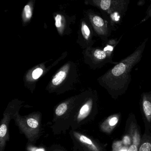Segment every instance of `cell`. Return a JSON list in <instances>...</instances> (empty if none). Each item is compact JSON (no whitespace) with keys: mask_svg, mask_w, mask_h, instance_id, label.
Here are the masks:
<instances>
[{"mask_svg":"<svg viewBox=\"0 0 151 151\" xmlns=\"http://www.w3.org/2000/svg\"><path fill=\"white\" fill-rule=\"evenodd\" d=\"M148 39L145 40L133 53L120 61L101 78L102 85L110 95L117 97L125 92L131 79V72L141 60Z\"/></svg>","mask_w":151,"mask_h":151,"instance_id":"obj_1","label":"cell"},{"mask_svg":"<svg viewBox=\"0 0 151 151\" xmlns=\"http://www.w3.org/2000/svg\"><path fill=\"white\" fill-rule=\"evenodd\" d=\"M129 0H100L94 3L106 15L112 30L115 31L126 14Z\"/></svg>","mask_w":151,"mask_h":151,"instance_id":"obj_2","label":"cell"},{"mask_svg":"<svg viewBox=\"0 0 151 151\" xmlns=\"http://www.w3.org/2000/svg\"><path fill=\"white\" fill-rule=\"evenodd\" d=\"M91 21L98 35L107 42L108 38L111 36L112 31L108 22L106 19L96 14L91 16Z\"/></svg>","mask_w":151,"mask_h":151,"instance_id":"obj_3","label":"cell"},{"mask_svg":"<svg viewBox=\"0 0 151 151\" xmlns=\"http://www.w3.org/2000/svg\"><path fill=\"white\" fill-rule=\"evenodd\" d=\"M145 122V132L142 137L138 151H151V126L148 122Z\"/></svg>","mask_w":151,"mask_h":151,"instance_id":"obj_4","label":"cell"},{"mask_svg":"<svg viewBox=\"0 0 151 151\" xmlns=\"http://www.w3.org/2000/svg\"><path fill=\"white\" fill-rule=\"evenodd\" d=\"M142 106L147 121L151 122V92L142 94Z\"/></svg>","mask_w":151,"mask_h":151,"instance_id":"obj_5","label":"cell"},{"mask_svg":"<svg viewBox=\"0 0 151 151\" xmlns=\"http://www.w3.org/2000/svg\"><path fill=\"white\" fill-rule=\"evenodd\" d=\"M119 120V115L118 114L111 116L101 124V130L106 133H110L116 126Z\"/></svg>","mask_w":151,"mask_h":151,"instance_id":"obj_6","label":"cell"},{"mask_svg":"<svg viewBox=\"0 0 151 151\" xmlns=\"http://www.w3.org/2000/svg\"><path fill=\"white\" fill-rule=\"evenodd\" d=\"M78 138L79 140L82 143H84L86 145L87 147L92 151H101L99 147L96 145L91 140L86 136L83 135H78Z\"/></svg>","mask_w":151,"mask_h":151,"instance_id":"obj_7","label":"cell"},{"mask_svg":"<svg viewBox=\"0 0 151 151\" xmlns=\"http://www.w3.org/2000/svg\"><path fill=\"white\" fill-rule=\"evenodd\" d=\"M67 74L65 71L61 70L57 73L52 80V83L55 86L60 84L66 78Z\"/></svg>","mask_w":151,"mask_h":151,"instance_id":"obj_8","label":"cell"},{"mask_svg":"<svg viewBox=\"0 0 151 151\" xmlns=\"http://www.w3.org/2000/svg\"><path fill=\"white\" fill-rule=\"evenodd\" d=\"M90 109H91V106L90 104L87 103L84 105L79 111V114L78 115V119L81 120L86 117V116L89 114Z\"/></svg>","mask_w":151,"mask_h":151,"instance_id":"obj_9","label":"cell"},{"mask_svg":"<svg viewBox=\"0 0 151 151\" xmlns=\"http://www.w3.org/2000/svg\"><path fill=\"white\" fill-rule=\"evenodd\" d=\"M25 122V124L27 126V128L29 127V129H36L39 127L38 121L34 117H31L28 118Z\"/></svg>","mask_w":151,"mask_h":151,"instance_id":"obj_10","label":"cell"},{"mask_svg":"<svg viewBox=\"0 0 151 151\" xmlns=\"http://www.w3.org/2000/svg\"><path fill=\"white\" fill-rule=\"evenodd\" d=\"M68 109V105L66 103H63L60 104L55 110V114L58 116H60L65 114Z\"/></svg>","mask_w":151,"mask_h":151,"instance_id":"obj_11","label":"cell"},{"mask_svg":"<svg viewBox=\"0 0 151 151\" xmlns=\"http://www.w3.org/2000/svg\"><path fill=\"white\" fill-rule=\"evenodd\" d=\"M81 31L83 37L85 39L88 40L91 37V31L89 27L84 23H83L82 24Z\"/></svg>","mask_w":151,"mask_h":151,"instance_id":"obj_12","label":"cell"},{"mask_svg":"<svg viewBox=\"0 0 151 151\" xmlns=\"http://www.w3.org/2000/svg\"><path fill=\"white\" fill-rule=\"evenodd\" d=\"M24 14L25 18L27 20H29L32 16L31 9L29 5H26L24 6Z\"/></svg>","mask_w":151,"mask_h":151,"instance_id":"obj_13","label":"cell"},{"mask_svg":"<svg viewBox=\"0 0 151 151\" xmlns=\"http://www.w3.org/2000/svg\"><path fill=\"white\" fill-rule=\"evenodd\" d=\"M43 73V70L40 68H37L33 70L32 73V78L34 79H37L40 77Z\"/></svg>","mask_w":151,"mask_h":151,"instance_id":"obj_14","label":"cell"},{"mask_svg":"<svg viewBox=\"0 0 151 151\" xmlns=\"http://www.w3.org/2000/svg\"><path fill=\"white\" fill-rule=\"evenodd\" d=\"M62 16L60 14L57 15L55 17V24L56 28L60 29L62 25Z\"/></svg>","mask_w":151,"mask_h":151,"instance_id":"obj_15","label":"cell"},{"mask_svg":"<svg viewBox=\"0 0 151 151\" xmlns=\"http://www.w3.org/2000/svg\"><path fill=\"white\" fill-rule=\"evenodd\" d=\"M151 18V3L150 4V6L148 7L146 13V16L145 18L143 19L140 22V23L144 22H145L147 20H148L149 18Z\"/></svg>","mask_w":151,"mask_h":151,"instance_id":"obj_16","label":"cell"},{"mask_svg":"<svg viewBox=\"0 0 151 151\" xmlns=\"http://www.w3.org/2000/svg\"><path fill=\"white\" fill-rule=\"evenodd\" d=\"M139 145L132 143L128 148V151H138Z\"/></svg>","mask_w":151,"mask_h":151,"instance_id":"obj_17","label":"cell"},{"mask_svg":"<svg viewBox=\"0 0 151 151\" xmlns=\"http://www.w3.org/2000/svg\"><path fill=\"white\" fill-rule=\"evenodd\" d=\"M131 142V138L130 137L126 136V137H125L124 138L123 142L124 144H125V145H130Z\"/></svg>","mask_w":151,"mask_h":151,"instance_id":"obj_18","label":"cell"},{"mask_svg":"<svg viewBox=\"0 0 151 151\" xmlns=\"http://www.w3.org/2000/svg\"><path fill=\"white\" fill-rule=\"evenodd\" d=\"M128 148L126 147H122V148H121L119 151H128Z\"/></svg>","mask_w":151,"mask_h":151,"instance_id":"obj_19","label":"cell"},{"mask_svg":"<svg viewBox=\"0 0 151 151\" xmlns=\"http://www.w3.org/2000/svg\"><path fill=\"white\" fill-rule=\"evenodd\" d=\"M36 151H45L43 149H38L36 150Z\"/></svg>","mask_w":151,"mask_h":151,"instance_id":"obj_20","label":"cell"}]
</instances>
